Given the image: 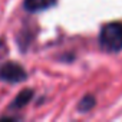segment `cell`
Masks as SVG:
<instances>
[{"mask_svg": "<svg viewBox=\"0 0 122 122\" xmlns=\"http://www.w3.org/2000/svg\"><path fill=\"white\" fill-rule=\"evenodd\" d=\"M99 43L106 52L122 50V23L112 22L105 25L99 35Z\"/></svg>", "mask_w": 122, "mask_h": 122, "instance_id": "cell-1", "label": "cell"}, {"mask_svg": "<svg viewBox=\"0 0 122 122\" xmlns=\"http://www.w3.org/2000/svg\"><path fill=\"white\" fill-rule=\"evenodd\" d=\"M27 79L26 71L15 62H6L0 66V81L7 83H20Z\"/></svg>", "mask_w": 122, "mask_h": 122, "instance_id": "cell-2", "label": "cell"}, {"mask_svg": "<svg viewBox=\"0 0 122 122\" xmlns=\"http://www.w3.org/2000/svg\"><path fill=\"white\" fill-rule=\"evenodd\" d=\"M33 95H35V92L32 89H23V91H20L17 93V96L13 99V102L10 103L9 108L10 109H20V108L26 106L33 99Z\"/></svg>", "mask_w": 122, "mask_h": 122, "instance_id": "cell-3", "label": "cell"}, {"mask_svg": "<svg viewBox=\"0 0 122 122\" xmlns=\"http://www.w3.org/2000/svg\"><path fill=\"white\" fill-rule=\"evenodd\" d=\"M55 2L56 0H25L23 6H25V9L27 12L35 13V12H40V10L49 9L50 6L55 5Z\"/></svg>", "mask_w": 122, "mask_h": 122, "instance_id": "cell-4", "label": "cell"}, {"mask_svg": "<svg viewBox=\"0 0 122 122\" xmlns=\"http://www.w3.org/2000/svg\"><path fill=\"white\" fill-rule=\"evenodd\" d=\"M96 105V99H95V96L93 95H85L81 101H79V103H78V111L79 112H89L93 106Z\"/></svg>", "mask_w": 122, "mask_h": 122, "instance_id": "cell-5", "label": "cell"}]
</instances>
